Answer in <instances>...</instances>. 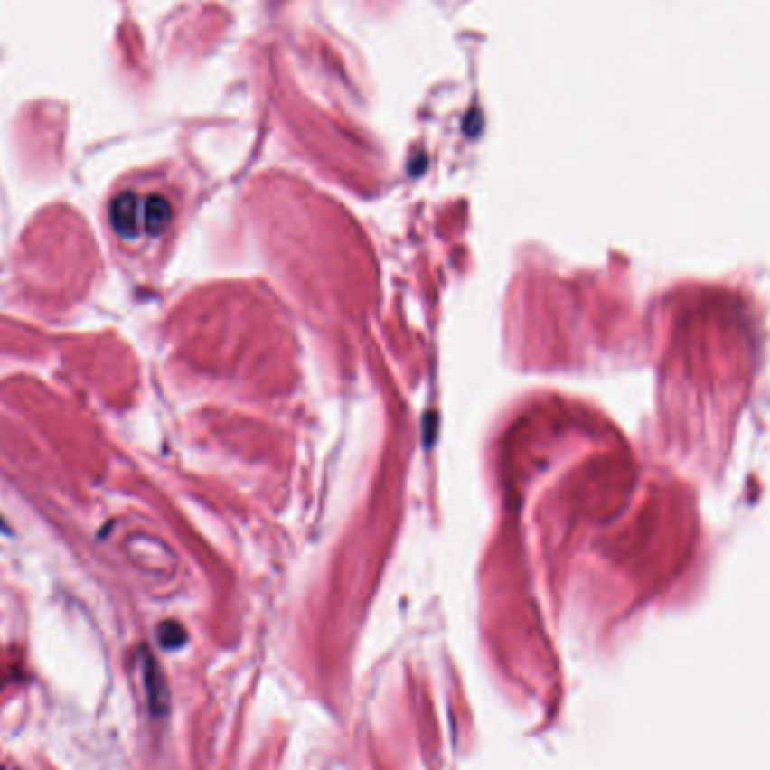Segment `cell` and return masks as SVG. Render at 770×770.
Returning a JSON list of instances; mask_svg holds the SVG:
<instances>
[{
  "instance_id": "cell-1",
  "label": "cell",
  "mask_w": 770,
  "mask_h": 770,
  "mask_svg": "<svg viewBox=\"0 0 770 770\" xmlns=\"http://www.w3.org/2000/svg\"><path fill=\"white\" fill-rule=\"evenodd\" d=\"M111 223L117 235L136 239L142 232V199L136 192H122L111 203Z\"/></svg>"
},
{
  "instance_id": "cell-2",
  "label": "cell",
  "mask_w": 770,
  "mask_h": 770,
  "mask_svg": "<svg viewBox=\"0 0 770 770\" xmlns=\"http://www.w3.org/2000/svg\"><path fill=\"white\" fill-rule=\"evenodd\" d=\"M174 210L163 194H149L142 199V230L160 235L172 223Z\"/></svg>"
},
{
  "instance_id": "cell-3",
  "label": "cell",
  "mask_w": 770,
  "mask_h": 770,
  "mask_svg": "<svg viewBox=\"0 0 770 770\" xmlns=\"http://www.w3.org/2000/svg\"><path fill=\"white\" fill-rule=\"evenodd\" d=\"M142 678H145V690H146V699H149L151 709H154L155 714H163L169 705V691H167V685H164L163 671H160L158 664H155V660L151 658L149 653L145 655Z\"/></svg>"
},
{
  "instance_id": "cell-4",
  "label": "cell",
  "mask_w": 770,
  "mask_h": 770,
  "mask_svg": "<svg viewBox=\"0 0 770 770\" xmlns=\"http://www.w3.org/2000/svg\"><path fill=\"white\" fill-rule=\"evenodd\" d=\"M158 640L164 649H178L181 644H185L187 635L181 624H176V622H164L158 629Z\"/></svg>"
}]
</instances>
